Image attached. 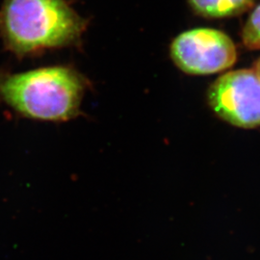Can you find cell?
<instances>
[{
    "label": "cell",
    "mask_w": 260,
    "mask_h": 260,
    "mask_svg": "<svg viewBox=\"0 0 260 260\" xmlns=\"http://www.w3.org/2000/svg\"><path fill=\"white\" fill-rule=\"evenodd\" d=\"M85 27L66 0H3L0 7V39L17 57L71 46Z\"/></svg>",
    "instance_id": "cell-1"
},
{
    "label": "cell",
    "mask_w": 260,
    "mask_h": 260,
    "mask_svg": "<svg viewBox=\"0 0 260 260\" xmlns=\"http://www.w3.org/2000/svg\"><path fill=\"white\" fill-rule=\"evenodd\" d=\"M86 81L67 67L24 73L0 71V101L18 115L37 121H68L79 115Z\"/></svg>",
    "instance_id": "cell-2"
},
{
    "label": "cell",
    "mask_w": 260,
    "mask_h": 260,
    "mask_svg": "<svg viewBox=\"0 0 260 260\" xmlns=\"http://www.w3.org/2000/svg\"><path fill=\"white\" fill-rule=\"evenodd\" d=\"M175 64L185 74L213 75L232 68L237 50L231 37L212 28H195L179 34L171 45Z\"/></svg>",
    "instance_id": "cell-3"
},
{
    "label": "cell",
    "mask_w": 260,
    "mask_h": 260,
    "mask_svg": "<svg viewBox=\"0 0 260 260\" xmlns=\"http://www.w3.org/2000/svg\"><path fill=\"white\" fill-rule=\"evenodd\" d=\"M207 100L223 121L241 128L260 126V78L252 69L220 76L211 84Z\"/></svg>",
    "instance_id": "cell-4"
},
{
    "label": "cell",
    "mask_w": 260,
    "mask_h": 260,
    "mask_svg": "<svg viewBox=\"0 0 260 260\" xmlns=\"http://www.w3.org/2000/svg\"><path fill=\"white\" fill-rule=\"evenodd\" d=\"M196 13L208 19L239 16L251 9L255 0H188Z\"/></svg>",
    "instance_id": "cell-5"
},
{
    "label": "cell",
    "mask_w": 260,
    "mask_h": 260,
    "mask_svg": "<svg viewBox=\"0 0 260 260\" xmlns=\"http://www.w3.org/2000/svg\"><path fill=\"white\" fill-rule=\"evenodd\" d=\"M244 46L251 50H260V5L251 12L242 30Z\"/></svg>",
    "instance_id": "cell-6"
},
{
    "label": "cell",
    "mask_w": 260,
    "mask_h": 260,
    "mask_svg": "<svg viewBox=\"0 0 260 260\" xmlns=\"http://www.w3.org/2000/svg\"><path fill=\"white\" fill-rule=\"evenodd\" d=\"M252 70L255 72V74L258 75V77L260 78V58L254 63Z\"/></svg>",
    "instance_id": "cell-7"
}]
</instances>
